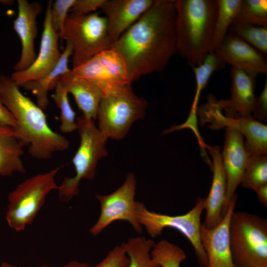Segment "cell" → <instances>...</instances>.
I'll return each instance as SVG.
<instances>
[{
	"mask_svg": "<svg viewBox=\"0 0 267 267\" xmlns=\"http://www.w3.org/2000/svg\"><path fill=\"white\" fill-rule=\"evenodd\" d=\"M174 0H155L151 7L114 43L132 84L161 72L177 52Z\"/></svg>",
	"mask_w": 267,
	"mask_h": 267,
	"instance_id": "1",
	"label": "cell"
},
{
	"mask_svg": "<svg viewBox=\"0 0 267 267\" xmlns=\"http://www.w3.org/2000/svg\"><path fill=\"white\" fill-rule=\"evenodd\" d=\"M0 98L15 119L16 136L28 146L32 158L48 160L69 148V140L49 127L43 110L21 92L10 77L0 75Z\"/></svg>",
	"mask_w": 267,
	"mask_h": 267,
	"instance_id": "2",
	"label": "cell"
},
{
	"mask_svg": "<svg viewBox=\"0 0 267 267\" xmlns=\"http://www.w3.org/2000/svg\"><path fill=\"white\" fill-rule=\"evenodd\" d=\"M177 52L191 68L211 52L218 12L217 0H174Z\"/></svg>",
	"mask_w": 267,
	"mask_h": 267,
	"instance_id": "3",
	"label": "cell"
},
{
	"mask_svg": "<svg viewBox=\"0 0 267 267\" xmlns=\"http://www.w3.org/2000/svg\"><path fill=\"white\" fill-rule=\"evenodd\" d=\"M131 84L117 86L102 94L97 128L108 138L123 139L133 124L145 116L147 102L135 94Z\"/></svg>",
	"mask_w": 267,
	"mask_h": 267,
	"instance_id": "4",
	"label": "cell"
},
{
	"mask_svg": "<svg viewBox=\"0 0 267 267\" xmlns=\"http://www.w3.org/2000/svg\"><path fill=\"white\" fill-rule=\"evenodd\" d=\"M230 248L236 267H267V220L233 212L229 225Z\"/></svg>",
	"mask_w": 267,
	"mask_h": 267,
	"instance_id": "5",
	"label": "cell"
},
{
	"mask_svg": "<svg viewBox=\"0 0 267 267\" xmlns=\"http://www.w3.org/2000/svg\"><path fill=\"white\" fill-rule=\"evenodd\" d=\"M76 124L80 142L72 160L76 175L64 177L59 186L58 197L61 202H68L78 195L81 179H93L98 161L108 155L106 147L108 138L97 128L93 120L82 115L76 118Z\"/></svg>",
	"mask_w": 267,
	"mask_h": 267,
	"instance_id": "6",
	"label": "cell"
},
{
	"mask_svg": "<svg viewBox=\"0 0 267 267\" xmlns=\"http://www.w3.org/2000/svg\"><path fill=\"white\" fill-rule=\"evenodd\" d=\"M100 12L87 15L69 13L61 40L70 41L73 46L72 68L95 55L113 47L114 42L110 37L105 16Z\"/></svg>",
	"mask_w": 267,
	"mask_h": 267,
	"instance_id": "7",
	"label": "cell"
},
{
	"mask_svg": "<svg viewBox=\"0 0 267 267\" xmlns=\"http://www.w3.org/2000/svg\"><path fill=\"white\" fill-rule=\"evenodd\" d=\"M59 168L30 177L17 185L8 196L6 219L16 231L30 224L43 206L47 195L59 186L55 177Z\"/></svg>",
	"mask_w": 267,
	"mask_h": 267,
	"instance_id": "8",
	"label": "cell"
},
{
	"mask_svg": "<svg viewBox=\"0 0 267 267\" xmlns=\"http://www.w3.org/2000/svg\"><path fill=\"white\" fill-rule=\"evenodd\" d=\"M204 210V199L198 198L194 207L181 215L170 216L148 210L144 204L135 201V210L138 223L152 238L160 235L165 228L179 231L191 244L201 267H208L206 254L200 240L201 217Z\"/></svg>",
	"mask_w": 267,
	"mask_h": 267,
	"instance_id": "9",
	"label": "cell"
},
{
	"mask_svg": "<svg viewBox=\"0 0 267 267\" xmlns=\"http://www.w3.org/2000/svg\"><path fill=\"white\" fill-rule=\"evenodd\" d=\"M212 94L207 97L206 104L198 107L197 114L201 125L210 124L211 129H219L224 127L235 129L246 137L244 147L249 156L267 154V126L250 116L239 118L224 116Z\"/></svg>",
	"mask_w": 267,
	"mask_h": 267,
	"instance_id": "10",
	"label": "cell"
},
{
	"mask_svg": "<svg viewBox=\"0 0 267 267\" xmlns=\"http://www.w3.org/2000/svg\"><path fill=\"white\" fill-rule=\"evenodd\" d=\"M136 179L133 173H128L124 183L115 191L105 195L97 194L100 213L96 222L89 228V233L96 236L113 222L123 220L128 222L138 234L142 226L138 223L135 214L134 196Z\"/></svg>",
	"mask_w": 267,
	"mask_h": 267,
	"instance_id": "11",
	"label": "cell"
},
{
	"mask_svg": "<svg viewBox=\"0 0 267 267\" xmlns=\"http://www.w3.org/2000/svg\"><path fill=\"white\" fill-rule=\"evenodd\" d=\"M74 75L95 85L102 93L117 86L131 84L124 63L112 48L103 51L72 68Z\"/></svg>",
	"mask_w": 267,
	"mask_h": 267,
	"instance_id": "12",
	"label": "cell"
},
{
	"mask_svg": "<svg viewBox=\"0 0 267 267\" xmlns=\"http://www.w3.org/2000/svg\"><path fill=\"white\" fill-rule=\"evenodd\" d=\"M52 2V0L48 1L46 6L40 50L35 60L26 70L14 71L10 76L19 88L27 82L39 80L46 75L56 66L61 56L59 37L51 25Z\"/></svg>",
	"mask_w": 267,
	"mask_h": 267,
	"instance_id": "13",
	"label": "cell"
},
{
	"mask_svg": "<svg viewBox=\"0 0 267 267\" xmlns=\"http://www.w3.org/2000/svg\"><path fill=\"white\" fill-rule=\"evenodd\" d=\"M226 179V193L222 214L224 216L230 200L240 184L249 159L244 147V136L239 131L226 127L224 147L221 153Z\"/></svg>",
	"mask_w": 267,
	"mask_h": 267,
	"instance_id": "14",
	"label": "cell"
},
{
	"mask_svg": "<svg viewBox=\"0 0 267 267\" xmlns=\"http://www.w3.org/2000/svg\"><path fill=\"white\" fill-rule=\"evenodd\" d=\"M17 3L18 15L13 21V28L21 41V52L13 67L15 72L26 70L37 57L35 49V40L38 34L37 17L43 10L39 2L18 0Z\"/></svg>",
	"mask_w": 267,
	"mask_h": 267,
	"instance_id": "15",
	"label": "cell"
},
{
	"mask_svg": "<svg viewBox=\"0 0 267 267\" xmlns=\"http://www.w3.org/2000/svg\"><path fill=\"white\" fill-rule=\"evenodd\" d=\"M237 199V196L235 194L222 221L218 225L208 228L203 223L201 224L200 240L206 254L208 267H236L230 248L229 225Z\"/></svg>",
	"mask_w": 267,
	"mask_h": 267,
	"instance_id": "16",
	"label": "cell"
},
{
	"mask_svg": "<svg viewBox=\"0 0 267 267\" xmlns=\"http://www.w3.org/2000/svg\"><path fill=\"white\" fill-rule=\"evenodd\" d=\"M225 64L241 69L255 78L261 74L267 75L265 55L243 40L227 34L220 45L214 51Z\"/></svg>",
	"mask_w": 267,
	"mask_h": 267,
	"instance_id": "17",
	"label": "cell"
},
{
	"mask_svg": "<svg viewBox=\"0 0 267 267\" xmlns=\"http://www.w3.org/2000/svg\"><path fill=\"white\" fill-rule=\"evenodd\" d=\"M231 98L228 100H217L226 117L232 119L252 115L256 97L254 94L256 79L240 69L231 67Z\"/></svg>",
	"mask_w": 267,
	"mask_h": 267,
	"instance_id": "18",
	"label": "cell"
},
{
	"mask_svg": "<svg viewBox=\"0 0 267 267\" xmlns=\"http://www.w3.org/2000/svg\"><path fill=\"white\" fill-rule=\"evenodd\" d=\"M155 0H105L100 7L108 33L115 42L154 3Z\"/></svg>",
	"mask_w": 267,
	"mask_h": 267,
	"instance_id": "19",
	"label": "cell"
},
{
	"mask_svg": "<svg viewBox=\"0 0 267 267\" xmlns=\"http://www.w3.org/2000/svg\"><path fill=\"white\" fill-rule=\"evenodd\" d=\"M212 158L213 179L208 197L204 199L206 215L203 223L212 228L222 221V208L226 193V179L222 167L220 147L218 145L207 146Z\"/></svg>",
	"mask_w": 267,
	"mask_h": 267,
	"instance_id": "20",
	"label": "cell"
},
{
	"mask_svg": "<svg viewBox=\"0 0 267 267\" xmlns=\"http://www.w3.org/2000/svg\"><path fill=\"white\" fill-rule=\"evenodd\" d=\"M58 82L72 94L83 115L95 121L102 95L100 89L91 82L75 76L72 70L62 75Z\"/></svg>",
	"mask_w": 267,
	"mask_h": 267,
	"instance_id": "21",
	"label": "cell"
},
{
	"mask_svg": "<svg viewBox=\"0 0 267 267\" xmlns=\"http://www.w3.org/2000/svg\"><path fill=\"white\" fill-rule=\"evenodd\" d=\"M73 53L71 43L66 41L65 47L56 66L41 79L27 82L22 87L25 90L32 92L36 96L37 104L43 110H45L49 104L48 92L55 89L62 75L71 71L68 63L69 58L72 56Z\"/></svg>",
	"mask_w": 267,
	"mask_h": 267,
	"instance_id": "22",
	"label": "cell"
},
{
	"mask_svg": "<svg viewBox=\"0 0 267 267\" xmlns=\"http://www.w3.org/2000/svg\"><path fill=\"white\" fill-rule=\"evenodd\" d=\"M24 147L12 128L0 124V177L25 172L21 158Z\"/></svg>",
	"mask_w": 267,
	"mask_h": 267,
	"instance_id": "23",
	"label": "cell"
},
{
	"mask_svg": "<svg viewBox=\"0 0 267 267\" xmlns=\"http://www.w3.org/2000/svg\"><path fill=\"white\" fill-rule=\"evenodd\" d=\"M155 244L152 240L144 236L131 237L126 242H123L129 261L128 267H160L150 255Z\"/></svg>",
	"mask_w": 267,
	"mask_h": 267,
	"instance_id": "24",
	"label": "cell"
},
{
	"mask_svg": "<svg viewBox=\"0 0 267 267\" xmlns=\"http://www.w3.org/2000/svg\"><path fill=\"white\" fill-rule=\"evenodd\" d=\"M218 12L211 52H214L222 43L229 26L239 10L241 0H217Z\"/></svg>",
	"mask_w": 267,
	"mask_h": 267,
	"instance_id": "25",
	"label": "cell"
},
{
	"mask_svg": "<svg viewBox=\"0 0 267 267\" xmlns=\"http://www.w3.org/2000/svg\"><path fill=\"white\" fill-rule=\"evenodd\" d=\"M225 65V63L216 52H210L206 56L200 65L192 68L195 77L196 89L190 110L191 113H197L200 94L207 85L212 75L214 72L223 69Z\"/></svg>",
	"mask_w": 267,
	"mask_h": 267,
	"instance_id": "26",
	"label": "cell"
},
{
	"mask_svg": "<svg viewBox=\"0 0 267 267\" xmlns=\"http://www.w3.org/2000/svg\"><path fill=\"white\" fill-rule=\"evenodd\" d=\"M248 43L264 55L267 54V28L233 21L227 31Z\"/></svg>",
	"mask_w": 267,
	"mask_h": 267,
	"instance_id": "27",
	"label": "cell"
},
{
	"mask_svg": "<svg viewBox=\"0 0 267 267\" xmlns=\"http://www.w3.org/2000/svg\"><path fill=\"white\" fill-rule=\"evenodd\" d=\"M233 21L267 28V0H241Z\"/></svg>",
	"mask_w": 267,
	"mask_h": 267,
	"instance_id": "28",
	"label": "cell"
},
{
	"mask_svg": "<svg viewBox=\"0 0 267 267\" xmlns=\"http://www.w3.org/2000/svg\"><path fill=\"white\" fill-rule=\"evenodd\" d=\"M150 255L160 267H179L186 258L182 249L166 239H163L155 244Z\"/></svg>",
	"mask_w": 267,
	"mask_h": 267,
	"instance_id": "29",
	"label": "cell"
},
{
	"mask_svg": "<svg viewBox=\"0 0 267 267\" xmlns=\"http://www.w3.org/2000/svg\"><path fill=\"white\" fill-rule=\"evenodd\" d=\"M265 184H267V154L249 156L240 184L245 188L254 190Z\"/></svg>",
	"mask_w": 267,
	"mask_h": 267,
	"instance_id": "30",
	"label": "cell"
},
{
	"mask_svg": "<svg viewBox=\"0 0 267 267\" xmlns=\"http://www.w3.org/2000/svg\"><path fill=\"white\" fill-rule=\"evenodd\" d=\"M52 96L56 106L60 110V129L63 133H70L77 130L76 113L70 104L65 87L58 82Z\"/></svg>",
	"mask_w": 267,
	"mask_h": 267,
	"instance_id": "31",
	"label": "cell"
},
{
	"mask_svg": "<svg viewBox=\"0 0 267 267\" xmlns=\"http://www.w3.org/2000/svg\"><path fill=\"white\" fill-rule=\"evenodd\" d=\"M75 0H56L51 7V25L58 36L62 33L68 12Z\"/></svg>",
	"mask_w": 267,
	"mask_h": 267,
	"instance_id": "32",
	"label": "cell"
},
{
	"mask_svg": "<svg viewBox=\"0 0 267 267\" xmlns=\"http://www.w3.org/2000/svg\"><path fill=\"white\" fill-rule=\"evenodd\" d=\"M129 259L125 253L124 244L115 246L96 267H128Z\"/></svg>",
	"mask_w": 267,
	"mask_h": 267,
	"instance_id": "33",
	"label": "cell"
},
{
	"mask_svg": "<svg viewBox=\"0 0 267 267\" xmlns=\"http://www.w3.org/2000/svg\"><path fill=\"white\" fill-rule=\"evenodd\" d=\"M252 114L253 117L258 121L267 120V80L260 95L255 100Z\"/></svg>",
	"mask_w": 267,
	"mask_h": 267,
	"instance_id": "34",
	"label": "cell"
},
{
	"mask_svg": "<svg viewBox=\"0 0 267 267\" xmlns=\"http://www.w3.org/2000/svg\"><path fill=\"white\" fill-rule=\"evenodd\" d=\"M105 0H75L71 9L70 13L80 15L91 13L98 8H100Z\"/></svg>",
	"mask_w": 267,
	"mask_h": 267,
	"instance_id": "35",
	"label": "cell"
},
{
	"mask_svg": "<svg viewBox=\"0 0 267 267\" xmlns=\"http://www.w3.org/2000/svg\"><path fill=\"white\" fill-rule=\"evenodd\" d=\"M0 124L14 129L16 127L15 120L0 98Z\"/></svg>",
	"mask_w": 267,
	"mask_h": 267,
	"instance_id": "36",
	"label": "cell"
},
{
	"mask_svg": "<svg viewBox=\"0 0 267 267\" xmlns=\"http://www.w3.org/2000/svg\"><path fill=\"white\" fill-rule=\"evenodd\" d=\"M259 201L266 208L267 207V184L260 185L254 190Z\"/></svg>",
	"mask_w": 267,
	"mask_h": 267,
	"instance_id": "37",
	"label": "cell"
},
{
	"mask_svg": "<svg viewBox=\"0 0 267 267\" xmlns=\"http://www.w3.org/2000/svg\"><path fill=\"white\" fill-rule=\"evenodd\" d=\"M41 267H50L48 266H43ZM61 267H96L94 266H91L86 263H82L77 261H72L69 262L67 264L64 265Z\"/></svg>",
	"mask_w": 267,
	"mask_h": 267,
	"instance_id": "38",
	"label": "cell"
},
{
	"mask_svg": "<svg viewBox=\"0 0 267 267\" xmlns=\"http://www.w3.org/2000/svg\"><path fill=\"white\" fill-rule=\"evenodd\" d=\"M13 2L14 1L11 0H0V3L6 5H10L12 4Z\"/></svg>",
	"mask_w": 267,
	"mask_h": 267,
	"instance_id": "39",
	"label": "cell"
},
{
	"mask_svg": "<svg viewBox=\"0 0 267 267\" xmlns=\"http://www.w3.org/2000/svg\"><path fill=\"white\" fill-rule=\"evenodd\" d=\"M0 267H17L14 265H12L11 264H9L7 263L3 262L1 263L0 265Z\"/></svg>",
	"mask_w": 267,
	"mask_h": 267,
	"instance_id": "40",
	"label": "cell"
},
{
	"mask_svg": "<svg viewBox=\"0 0 267 267\" xmlns=\"http://www.w3.org/2000/svg\"></svg>",
	"mask_w": 267,
	"mask_h": 267,
	"instance_id": "41",
	"label": "cell"
}]
</instances>
